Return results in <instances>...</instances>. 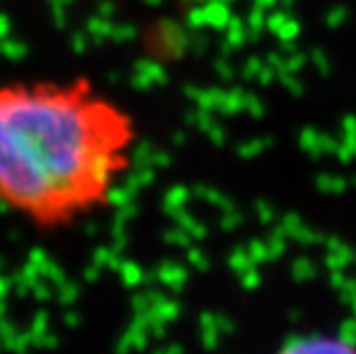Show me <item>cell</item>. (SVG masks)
Masks as SVG:
<instances>
[{
    "label": "cell",
    "mask_w": 356,
    "mask_h": 354,
    "mask_svg": "<svg viewBox=\"0 0 356 354\" xmlns=\"http://www.w3.org/2000/svg\"><path fill=\"white\" fill-rule=\"evenodd\" d=\"M135 113L90 77H0V207L62 233L113 201L135 163Z\"/></svg>",
    "instance_id": "obj_1"
},
{
    "label": "cell",
    "mask_w": 356,
    "mask_h": 354,
    "mask_svg": "<svg viewBox=\"0 0 356 354\" xmlns=\"http://www.w3.org/2000/svg\"><path fill=\"white\" fill-rule=\"evenodd\" d=\"M282 354H356V350L333 339H305L284 348Z\"/></svg>",
    "instance_id": "obj_2"
}]
</instances>
